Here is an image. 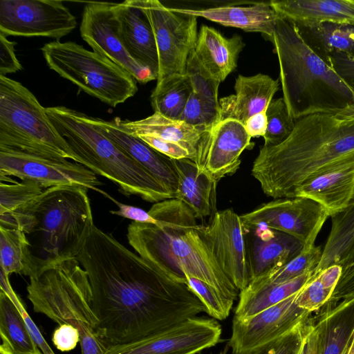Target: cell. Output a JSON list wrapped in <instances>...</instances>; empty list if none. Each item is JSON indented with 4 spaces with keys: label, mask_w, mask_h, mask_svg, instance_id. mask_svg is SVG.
I'll return each mask as SVG.
<instances>
[{
    "label": "cell",
    "mask_w": 354,
    "mask_h": 354,
    "mask_svg": "<svg viewBox=\"0 0 354 354\" xmlns=\"http://www.w3.org/2000/svg\"><path fill=\"white\" fill-rule=\"evenodd\" d=\"M76 259L87 272L98 332L108 345L134 342L207 313L187 283L95 225Z\"/></svg>",
    "instance_id": "cell-1"
},
{
    "label": "cell",
    "mask_w": 354,
    "mask_h": 354,
    "mask_svg": "<svg viewBox=\"0 0 354 354\" xmlns=\"http://www.w3.org/2000/svg\"><path fill=\"white\" fill-rule=\"evenodd\" d=\"M354 155V104L333 113L295 120L281 143L262 146L252 176L263 192L274 199L294 198L304 182Z\"/></svg>",
    "instance_id": "cell-2"
},
{
    "label": "cell",
    "mask_w": 354,
    "mask_h": 354,
    "mask_svg": "<svg viewBox=\"0 0 354 354\" xmlns=\"http://www.w3.org/2000/svg\"><path fill=\"white\" fill-rule=\"evenodd\" d=\"M149 213L156 225L132 222L130 245L142 259L169 278L187 283L186 275L207 283L234 301L239 290L223 272L203 234L194 213L178 198L154 203Z\"/></svg>",
    "instance_id": "cell-3"
},
{
    "label": "cell",
    "mask_w": 354,
    "mask_h": 354,
    "mask_svg": "<svg viewBox=\"0 0 354 354\" xmlns=\"http://www.w3.org/2000/svg\"><path fill=\"white\" fill-rule=\"evenodd\" d=\"M270 40L279 61L283 99L294 120L354 104V89L308 45L293 22L279 17Z\"/></svg>",
    "instance_id": "cell-4"
},
{
    "label": "cell",
    "mask_w": 354,
    "mask_h": 354,
    "mask_svg": "<svg viewBox=\"0 0 354 354\" xmlns=\"http://www.w3.org/2000/svg\"><path fill=\"white\" fill-rule=\"evenodd\" d=\"M88 190L67 185L47 188L24 207L0 218V225L19 228L33 238L40 268L76 259L94 225Z\"/></svg>",
    "instance_id": "cell-5"
},
{
    "label": "cell",
    "mask_w": 354,
    "mask_h": 354,
    "mask_svg": "<svg viewBox=\"0 0 354 354\" xmlns=\"http://www.w3.org/2000/svg\"><path fill=\"white\" fill-rule=\"evenodd\" d=\"M46 112L81 165L112 181L122 194L154 203L174 198L162 183L108 138L93 118L62 106L46 107Z\"/></svg>",
    "instance_id": "cell-6"
},
{
    "label": "cell",
    "mask_w": 354,
    "mask_h": 354,
    "mask_svg": "<svg viewBox=\"0 0 354 354\" xmlns=\"http://www.w3.org/2000/svg\"><path fill=\"white\" fill-rule=\"evenodd\" d=\"M29 279L27 297L35 313L77 328L81 348L102 340L88 274L77 259L46 265Z\"/></svg>",
    "instance_id": "cell-7"
},
{
    "label": "cell",
    "mask_w": 354,
    "mask_h": 354,
    "mask_svg": "<svg viewBox=\"0 0 354 354\" xmlns=\"http://www.w3.org/2000/svg\"><path fill=\"white\" fill-rule=\"evenodd\" d=\"M0 148L81 164L35 95L20 82L2 75Z\"/></svg>",
    "instance_id": "cell-8"
},
{
    "label": "cell",
    "mask_w": 354,
    "mask_h": 354,
    "mask_svg": "<svg viewBox=\"0 0 354 354\" xmlns=\"http://www.w3.org/2000/svg\"><path fill=\"white\" fill-rule=\"evenodd\" d=\"M41 50L49 68L111 106L138 91L136 80L124 68L74 41H50Z\"/></svg>",
    "instance_id": "cell-9"
},
{
    "label": "cell",
    "mask_w": 354,
    "mask_h": 354,
    "mask_svg": "<svg viewBox=\"0 0 354 354\" xmlns=\"http://www.w3.org/2000/svg\"><path fill=\"white\" fill-rule=\"evenodd\" d=\"M154 32L158 73L154 91L185 76L188 57L197 39V17L172 11L158 0H145Z\"/></svg>",
    "instance_id": "cell-10"
},
{
    "label": "cell",
    "mask_w": 354,
    "mask_h": 354,
    "mask_svg": "<svg viewBox=\"0 0 354 354\" xmlns=\"http://www.w3.org/2000/svg\"><path fill=\"white\" fill-rule=\"evenodd\" d=\"M329 216L322 205L304 197L275 199L240 216L244 231L262 223L295 237L303 244L304 249L315 245Z\"/></svg>",
    "instance_id": "cell-11"
},
{
    "label": "cell",
    "mask_w": 354,
    "mask_h": 354,
    "mask_svg": "<svg viewBox=\"0 0 354 354\" xmlns=\"http://www.w3.org/2000/svg\"><path fill=\"white\" fill-rule=\"evenodd\" d=\"M77 26L62 1L1 0L0 32L6 36L46 37L59 41Z\"/></svg>",
    "instance_id": "cell-12"
},
{
    "label": "cell",
    "mask_w": 354,
    "mask_h": 354,
    "mask_svg": "<svg viewBox=\"0 0 354 354\" xmlns=\"http://www.w3.org/2000/svg\"><path fill=\"white\" fill-rule=\"evenodd\" d=\"M0 176L32 180L44 189L55 186H77L108 195L99 188L96 174L67 159L46 158L0 148Z\"/></svg>",
    "instance_id": "cell-13"
},
{
    "label": "cell",
    "mask_w": 354,
    "mask_h": 354,
    "mask_svg": "<svg viewBox=\"0 0 354 354\" xmlns=\"http://www.w3.org/2000/svg\"><path fill=\"white\" fill-rule=\"evenodd\" d=\"M114 4L88 2L83 10L80 35L95 51L115 63L141 84L157 80L158 75L150 68L135 60L121 39Z\"/></svg>",
    "instance_id": "cell-14"
},
{
    "label": "cell",
    "mask_w": 354,
    "mask_h": 354,
    "mask_svg": "<svg viewBox=\"0 0 354 354\" xmlns=\"http://www.w3.org/2000/svg\"><path fill=\"white\" fill-rule=\"evenodd\" d=\"M297 293L253 316L234 317L229 341L232 354H250L306 322L311 313L297 305Z\"/></svg>",
    "instance_id": "cell-15"
},
{
    "label": "cell",
    "mask_w": 354,
    "mask_h": 354,
    "mask_svg": "<svg viewBox=\"0 0 354 354\" xmlns=\"http://www.w3.org/2000/svg\"><path fill=\"white\" fill-rule=\"evenodd\" d=\"M221 335L216 321L195 317L134 342L109 345L104 354H196L215 346Z\"/></svg>",
    "instance_id": "cell-16"
},
{
    "label": "cell",
    "mask_w": 354,
    "mask_h": 354,
    "mask_svg": "<svg viewBox=\"0 0 354 354\" xmlns=\"http://www.w3.org/2000/svg\"><path fill=\"white\" fill-rule=\"evenodd\" d=\"M203 234L218 266L239 291L252 280L245 232L232 209L216 211Z\"/></svg>",
    "instance_id": "cell-17"
},
{
    "label": "cell",
    "mask_w": 354,
    "mask_h": 354,
    "mask_svg": "<svg viewBox=\"0 0 354 354\" xmlns=\"http://www.w3.org/2000/svg\"><path fill=\"white\" fill-rule=\"evenodd\" d=\"M251 138L239 121H219L201 135L193 161L198 171L218 182L239 169L241 154L245 149L254 147Z\"/></svg>",
    "instance_id": "cell-18"
},
{
    "label": "cell",
    "mask_w": 354,
    "mask_h": 354,
    "mask_svg": "<svg viewBox=\"0 0 354 354\" xmlns=\"http://www.w3.org/2000/svg\"><path fill=\"white\" fill-rule=\"evenodd\" d=\"M295 197L317 202L330 217L346 209L354 197V155L306 180Z\"/></svg>",
    "instance_id": "cell-19"
},
{
    "label": "cell",
    "mask_w": 354,
    "mask_h": 354,
    "mask_svg": "<svg viewBox=\"0 0 354 354\" xmlns=\"http://www.w3.org/2000/svg\"><path fill=\"white\" fill-rule=\"evenodd\" d=\"M93 119L108 138L162 183L176 198L178 176L173 159L158 152L132 134L122 124L119 118L111 121Z\"/></svg>",
    "instance_id": "cell-20"
},
{
    "label": "cell",
    "mask_w": 354,
    "mask_h": 354,
    "mask_svg": "<svg viewBox=\"0 0 354 354\" xmlns=\"http://www.w3.org/2000/svg\"><path fill=\"white\" fill-rule=\"evenodd\" d=\"M114 10L121 39L130 55L158 75L157 46L145 0H127L115 3Z\"/></svg>",
    "instance_id": "cell-21"
},
{
    "label": "cell",
    "mask_w": 354,
    "mask_h": 354,
    "mask_svg": "<svg viewBox=\"0 0 354 354\" xmlns=\"http://www.w3.org/2000/svg\"><path fill=\"white\" fill-rule=\"evenodd\" d=\"M279 89V80L261 73L238 75L235 94L218 100L220 121L232 119L243 125L251 116L267 109Z\"/></svg>",
    "instance_id": "cell-22"
},
{
    "label": "cell",
    "mask_w": 354,
    "mask_h": 354,
    "mask_svg": "<svg viewBox=\"0 0 354 354\" xmlns=\"http://www.w3.org/2000/svg\"><path fill=\"white\" fill-rule=\"evenodd\" d=\"M170 9L178 13L203 17L223 26L248 32H259L269 39L273 35L279 18L269 2H255L248 6L228 5L204 9Z\"/></svg>",
    "instance_id": "cell-23"
},
{
    "label": "cell",
    "mask_w": 354,
    "mask_h": 354,
    "mask_svg": "<svg viewBox=\"0 0 354 354\" xmlns=\"http://www.w3.org/2000/svg\"><path fill=\"white\" fill-rule=\"evenodd\" d=\"M269 3L279 17L297 26L354 24V0H273Z\"/></svg>",
    "instance_id": "cell-24"
},
{
    "label": "cell",
    "mask_w": 354,
    "mask_h": 354,
    "mask_svg": "<svg viewBox=\"0 0 354 354\" xmlns=\"http://www.w3.org/2000/svg\"><path fill=\"white\" fill-rule=\"evenodd\" d=\"M244 46L241 36L234 35L227 38L216 29L203 25L194 50L204 66L221 82L237 66L239 55Z\"/></svg>",
    "instance_id": "cell-25"
},
{
    "label": "cell",
    "mask_w": 354,
    "mask_h": 354,
    "mask_svg": "<svg viewBox=\"0 0 354 354\" xmlns=\"http://www.w3.org/2000/svg\"><path fill=\"white\" fill-rule=\"evenodd\" d=\"M247 232L245 238L251 281L284 266L304 250L303 244L297 239L277 230L268 239L259 238L250 232Z\"/></svg>",
    "instance_id": "cell-26"
},
{
    "label": "cell",
    "mask_w": 354,
    "mask_h": 354,
    "mask_svg": "<svg viewBox=\"0 0 354 354\" xmlns=\"http://www.w3.org/2000/svg\"><path fill=\"white\" fill-rule=\"evenodd\" d=\"M314 326L317 354H347L354 335V297L324 311Z\"/></svg>",
    "instance_id": "cell-27"
},
{
    "label": "cell",
    "mask_w": 354,
    "mask_h": 354,
    "mask_svg": "<svg viewBox=\"0 0 354 354\" xmlns=\"http://www.w3.org/2000/svg\"><path fill=\"white\" fill-rule=\"evenodd\" d=\"M178 176L176 198L186 204L197 218L213 216L216 211L217 181L198 171L191 159H173Z\"/></svg>",
    "instance_id": "cell-28"
},
{
    "label": "cell",
    "mask_w": 354,
    "mask_h": 354,
    "mask_svg": "<svg viewBox=\"0 0 354 354\" xmlns=\"http://www.w3.org/2000/svg\"><path fill=\"white\" fill-rule=\"evenodd\" d=\"M313 272L283 283H250L239 295L234 317L253 316L299 292L312 278Z\"/></svg>",
    "instance_id": "cell-29"
},
{
    "label": "cell",
    "mask_w": 354,
    "mask_h": 354,
    "mask_svg": "<svg viewBox=\"0 0 354 354\" xmlns=\"http://www.w3.org/2000/svg\"><path fill=\"white\" fill-rule=\"evenodd\" d=\"M354 262V197L346 209L331 216V228L322 259L313 277L335 264L346 267Z\"/></svg>",
    "instance_id": "cell-30"
},
{
    "label": "cell",
    "mask_w": 354,
    "mask_h": 354,
    "mask_svg": "<svg viewBox=\"0 0 354 354\" xmlns=\"http://www.w3.org/2000/svg\"><path fill=\"white\" fill-rule=\"evenodd\" d=\"M122 124L135 136L147 134L174 142L187 148L195 157L203 131L158 113L138 120H122ZM194 160V159H193Z\"/></svg>",
    "instance_id": "cell-31"
},
{
    "label": "cell",
    "mask_w": 354,
    "mask_h": 354,
    "mask_svg": "<svg viewBox=\"0 0 354 354\" xmlns=\"http://www.w3.org/2000/svg\"><path fill=\"white\" fill-rule=\"evenodd\" d=\"M297 27L308 45L325 61L334 53L354 55V24L322 23Z\"/></svg>",
    "instance_id": "cell-32"
},
{
    "label": "cell",
    "mask_w": 354,
    "mask_h": 354,
    "mask_svg": "<svg viewBox=\"0 0 354 354\" xmlns=\"http://www.w3.org/2000/svg\"><path fill=\"white\" fill-rule=\"evenodd\" d=\"M0 267L8 276L16 273L29 277L40 269L29 240L20 229L0 226Z\"/></svg>",
    "instance_id": "cell-33"
},
{
    "label": "cell",
    "mask_w": 354,
    "mask_h": 354,
    "mask_svg": "<svg viewBox=\"0 0 354 354\" xmlns=\"http://www.w3.org/2000/svg\"><path fill=\"white\" fill-rule=\"evenodd\" d=\"M0 335L8 340L16 354L35 353L39 351L20 310L2 290L0 291Z\"/></svg>",
    "instance_id": "cell-34"
},
{
    "label": "cell",
    "mask_w": 354,
    "mask_h": 354,
    "mask_svg": "<svg viewBox=\"0 0 354 354\" xmlns=\"http://www.w3.org/2000/svg\"><path fill=\"white\" fill-rule=\"evenodd\" d=\"M322 250V246H315V245L308 249H304L284 266L268 272L253 279L250 283H283L310 272L314 273V270L321 261Z\"/></svg>",
    "instance_id": "cell-35"
},
{
    "label": "cell",
    "mask_w": 354,
    "mask_h": 354,
    "mask_svg": "<svg viewBox=\"0 0 354 354\" xmlns=\"http://www.w3.org/2000/svg\"><path fill=\"white\" fill-rule=\"evenodd\" d=\"M192 92L186 76L158 91L153 90L150 100L154 113L168 118L178 120Z\"/></svg>",
    "instance_id": "cell-36"
},
{
    "label": "cell",
    "mask_w": 354,
    "mask_h": 354,
    "mask_svg": "<svg viewBox=\"0 0 354 354\" xmlns=\"http://www.w3.org/2000/svg\"><path fill=\"white\" fill-rule=\"evenodd\" d=\"M0 218L10 216L24 207L44 190L32 180H13L0 176Z\"/></svg>",
    "instance_id": "cell-37"
},
{
    "label": "cell",
    "mask_w": 354,
    "mask_h": 354,
    "mask_svg": "<svg viewBox=\"0 0 354 354\" xmlns=\"http://www.w3.org/2000/svg\"><path fill=\"white\" fill-rule=\"evenodd\" d=\"M220 111L218 102L192 92L178 120L204 132L220 121Z\"/></svg>",
    "instance_id": "cell-38"
},
{
    "label": "cell",
    "mask_w": 354,
    "mask_h": 354,
    "mask_svg": "<svg viewBox=\"0 0 354 354\" xmlns=\"http://www.w3.org/2000/svg\"><path fill=\"white\" fill-rule=\"evenodd\" d=\"M267 128L263 136L265 146L283 141L292 132L295 120L290 117L283 99L272 100L266 109Z\"/></svg>",
    "instance_id": "cell-39"
},
{
    "label": "cell",
    "mask_w": 354,
    "mask_h": 354,
    "mask_svg": "<svg viewBox=\"0 0 354 354\" xmlns=\"http://www.w3.org/2000/svg\"><path fill=\"white\" fill-rule=\"evenodd\" d=\"M185 76L189 82L192 92L213 102H218V86L221 82L204 66L197 57L194 50L188 57Z\"/></svg>",
    "instance_id": "cell-40"
},
{
    "label": "cell",
    "mask_w": 354,
    "mask_h": 354,
    "mask_svg": "<svg viewBox=\"0 0 354 354\" xmlns=\"http://www.w3.org/2000/svg\"><path fill=\"white\" fill-rule=\"evenodd\" d=\"M187 284L203 302L207 313L218 320L226 319L230 312L234 301L221 295L215 288L190 275H186Z\"/></svg>",
    "instance_id": "cell-41"
},
{
    "label": "cell",
    "mask_w": 354,
    "mask_h": 354,
    "mask_svg": "<svg viewBox=\"0 0 354 354\" xmlns=\"http://www.w3.org/2000/svg\"><path fill=\"white\" fill-rule=\"evenodd\" d=\"M333 292L316 275L298 292L296 302L300 308L312 313L326 304Z\"/></svg>",
    "instance_id": "cell-42"
},
{
    "label": "cell",
    "mask_w": 354,
    "mask_h": 354,
    "mask_svg": "<svg viewBox=\"0 0 354 354\" xmlns=\"http://www.w3.org/2000/svg\"><path fill=\"white\" fill-rule=\"evenodd\" d=\"M307 321L250 354H298L306 332Z\"/></svg>",
    "instance_id": "cell-43"
},
{
    "label": "cell",
    "mask_w": 354,
    "mask_h": 354,
    "mask_svg": "<svg viewBox=\"0 0 354 354\" xmlns=\"http://www.w3.org/2000/svg\"><path fill=\"white\" fill-rule=\"evenodd\" d=\"M1 290L3 291L13 301L20 310L32 339L41 352L43 354H55L42 336L40 330L26 310L20 298L12 289L9 281H5L1 283Z\"/></svg>",
    "instance_id": "cell-44"
},
{
    "label": "cell",
    "mask_w": 354,
    "mask_h": 354,
    "mask_svg": "<svg viewBox=\"0 0 354 354\" xmlns=\"http://www.w3.org/2000/svg\"><path fill=\"white\" fill-rule=\"evenodd\" d=\"M136 136L141 139L153 149L171 159L180 160L188 158L193 160L194 158V155L187 148L178 143L147 134H142Z\"/></svg>",
    "instance_id": "cell-45"
},
{
    "label": "cell",
    "mask_w": 354,
    "mask_h": 354,
    "mask_svg": "<svg viewBox=\"0 0 354 354\" xmlns=\"http://www.w3.org/2000/svg\"><path fill=\"white\" fill-rule=\"evenodd\" d=\"M0 32V75L15 73L22 69V66L15 55V41H10Z\"/></svg>",
    "instance_id": "cell-46"
},
{
    "label": "cell",
    "mask_w": 354,
    "mask_h": 354,
    "mask_svg": "<svg viewBox=\"0 0 354 354\" xmlns=\"http://www.w3.org/2000/svg\"><path fill=\"white\" fill-rule=\"evenodd\" d=\"M52 341L58 350L71 351L80 341L79 330L70 324L59 325L53 332Z\"/></svg>",
    "instance_id": "cell-47"
},
{
    "label": "cell",
    "mask_w": 354,
    "mask_h": 354,
    "mask_svg": "<svg viewBox=\"0 0 354 354\" xmlns=\"http://www.w3.org/2000/svg\"><path fill=\"white\" fill-rule=\"evenodd\" d=\"M353 297H354V262L342 268L341 277L327 303L334 304L340 299Z\"/></svg>",
    "instance_id": "cell-48"
},
{
    "label": "cell",
    "mask_w": 354,
    "mask_h": 354,
    "mask_svg": "<svg viewBox=\"0 0 354 354\" xmlns=\"http://www.w3.org/2000/svg\"><path fill=\"white\" fill-rule=\"evenodd\" d=\"M346 83L354 89V55L344 53L330 55L326 59Z\"/></svg>",
    "instance_id": "cell-49"
},
{
    "label": "cell",
    "mask_w": 354,
    "mask_h": 354,
    "mask_svg": "<svg viewBox=\"0 0 354 354\" xmlns=\"http://www.w3.org/2000/svg\"><path fill=\"white\" fill-rule=\"evenodd\" d=\"M106 197L111 200L118 207V210L110 211L111 214L132 220L136 223H151L153 225L158 223V220L153 218L149 212H146L140 207L120 203L109 194Z\"/></svg>",
    "instance_id": "cell-50"
},
{
    "label": "cell",
    "mask_w": 354,
    "mask_h": 354,
    "mask_svg": "<svg viewBox=\"0 0 354 354\" xmlns=\"http://www.w3.org/2000/svg\"><path fill=\"white\" fill-rule=\"evenodd\" d=\"M244 127L251 138L263 137L267 128L266 110L249 118L244 124Z\"/></svg>",
    "instance_id": "cell-51"
},
{
    "label": "cell",
    "mask_w": 354,
    "mask_h": 354,
    "mask_svg": "<svg viewBox=\"0 0 354 354\" xmlns=\"http://www.w3.org/2000/svg\"><path fill=\"white\" fill-rule=\"evenodd\" d=\"M317 335L313 324L307 322L306 332L298 354H317Z\"/></svg>",
    "instance_id": "cell-52"
},
{
    "label": "cell",
    "mask_w": 354,
    "mask_h": 354,
    "mask_svg": "<svg viewBox=\"0 0 354 354\" xmlns=\"http://www.w3.org/2000/svg\"><path fill=\"white\" fill-rule=\"evenodd\" d=\"M1 338L0 354H16L8 340L3 337H1Z\"/></svg>",
    "instance_id": "cell-53"
},
{
    "label": "cell",
    "mask_w": 354,
    "mask_h": 354,
    "mask_svg": "<svg viewBox=\"0 0 354 354\" xmlns=\"http://www.w3.org/2000/svg\"><path fill=\"white\" fill-rule=\"evenodd\" d=\"M347 354H354V335Z\"/></svg>",
    "instance_id": "cell-54"
},
{
    "label": "cell",
    "mask_w": 354,
    "mask_h": 354,
    "mask_svg": "<svg viewBox=\"0 0 354 354\" xmlns=\"http://www.w3.org/2000/svg\"><path fill=\"white\" fill-rule=\"evenodd\" d=\"M226 352H227V350H225V351H221L220 353H218V354H226Z\"/></svg>",
    "instance_id": "cell-55"
},
{
    "label": "cell",
    "mask_w": 354,
    "mask_h": 354,
    "mask_svg": "<svg viewBox=\"0 0 354 354\" xmlns=\"http://www.w3.org/2000/svg\"><path fill=\"white\" fill-rule=\"evenodd\" d=\"M29 354H43L41 351L39 350L38 352L35 353H29Z\"/></svg>",
    "instance_id": "cell-56"
}]
</instances>
